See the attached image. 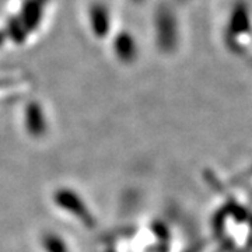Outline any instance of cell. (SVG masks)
Segmentation results:
<instances>
[{
	"label": "cell",
	"mask_w": 252,
	"mask_h": 252,
	"mask_svg": "<svg viewBox=\"0 0 252 252\" xmlns=\"http://www.w3.org/2000/svg\"><path fill=\"white\" fill-rule=\"evenodd\" d=\"M114 51L122 62H133L137 55V45L133 35L127 31H121L117 34L114 38Z\"/></svg>",
	"instance_id": "obj_4"
},
{
	"label": "cell",
	"mask_w": 252,
	"mask_h": 252,
	"mask_svg": "<svg viewBox=\"0 0 252 252\" xmlns=\"http://www.w3.org/2000/svg\"><path fill=\"white\" fill-rule=\"evenodd\" d=\"M28 32L24 28L23 23L20 21L17 16L11 17L7 21V28H6V36H9L10 39H13L16 44H23L27 38Z\"/></svg>",
	"instance_id": "obj_5"
},
{
	"label": "cell",
	"mask_w": 252,
	"mask_h": 252,
	"mask_svg": "<svg viewBox=\"0 0 252 252\" xmlns=\"http://www.w3.org/2000/svg\"><path fill=\"white\" fill-rule=\"evenodd\" d=\"M46 3L48 0H24L23 1V6L17 17L23 23L28 34L39 27Z\"/></svg>",
	"instance_id": "obj_3"
},
{
	"label": "cell",
	"mask_w": 252,
	"mask_h": 252,
	"mask_svg": "<svg viewBox=\"0 0 252 252\" xmlns=\"http://www.w3.org/2000/svg\"><path fill=\"white\" fill-rule=\"evenodd\" d=\"M89 21L93 34L97 38H104L111 31V13L108 6L102 1H94L89 10Z\"/></svg>",
	"instance_id": "obj_2"
},
{
	"label": "cell",
	"mask_w": 252,
	"mask_h": 252,
	"mask_svg": "<svg viewBox=\"0 0 252 252\" xmlns=\"http://www.w3.org/2000/svg\"><path fill=\"white\" fill-rule=\"evenodd\" d=\"M132 1H135V3H140V1H143V0H132Z\"/></svg>",
	"instance_id": "obj_7"
},
{
	"label": "cell",
	"mask_w": 252,
	"mask_h": 252,
	"mask_svg": "<svg viewBox=\"0 0 252 252\" xmlns=\"http://www.w3.org/2000/svg\"><path fill=\"white\" fill-rule=\"evenodd\" d=\"M156 36L157 44L164 51H170L175 48L178 36V23L171 10L160 7L156 14Z\"/></svg>",
	"instance_id": "obj_1"
},
{
	"label": "cell",
	"mask_w": 252,
	"mask_h": 252,
	"mask_svg": "<svg viewBox=\"0 0 252 252\" xmlns=\"http://www.w3.org/2000/svg\"><path fill=\"white\" fill-rule=\"evenodd\" d=\"M4 39H6V32H1V31H0V45L4 42Z\"/></svg>",
	"instance_id": "obj_6"
}]
</instances>
